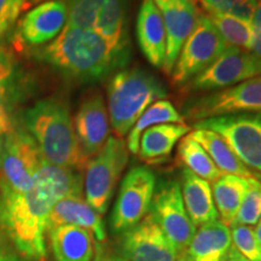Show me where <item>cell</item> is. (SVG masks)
<instances>
[{
  "label": "cell",
  "mask_w": 261,
  "mask_h": 261,
  "mask_svg": "<svg viewBox=\"0 0 261 261\" xmlns=\"http://www.w3.org/2000/svg\"><path fill=\"white\" fill-rule=\"evenodd\" d=\"M83 194V174L42 161L24 194L0 192V227L25 261L46 260L47 218L58 201Z\"/></svg>",
  "instance_id": "obj_1"
},
{
  "label": "cell",
  "mask_w": 261,
  "mask_h": 261,
  "mask_svg": "<svg viewBox=\"0 0 261 261\" xmlns=\"http://www.w3.org/2000/svg\"><path fill=\"white\" fill-rule=\"evenodd\" d=\"M32 54L76 83L107 79L126 68L130 60V50H117L92 29L70 25H65L55 40L34 48Z\"/></svg>",
  "instance_id": "obj_2"
},
{
  "label": "cell",
  "mask_w": 261,
  "mask_h": 261,
  "mask_svg": "<svg viewBox=\"0 0 261 261\" xmlns=\"http://www.w3.org/2000/svg\"><path fill=\"white\" fill-rule=\"evenodd\" d=\"M23 125L50 165L81 172L89 160L81 151L69 107L51 97L39 100L23 114Z\"/></svg>",
  "instance_id": "obj_3"
},
{
  "label": "cell",
  "mask_w": 261,
  "mask_h": 261,
  "mask_svg": "<svg viewBox=\"0 0 261 261\" xmlns=\"http://www.w3.org/2000/svg\"><path fill=\"white\" fill-rule=\"evenodd\" d=\"M108 113L116 137L123 138L152 103L166 99L168 91L155 75L142 68H123L109 77Z\"/></svg>",
  "instance_id": "obj_4"
},
{
  "label": "cell",
  "mask_w": 261,
  "mask_h": 261,
  "mask_svg": "<svg viewBox=\"0 0 261 261\" xmlns=\"http://www.w3.org/2000/svg\"><path fill=\"white\" fill-rule=\"evenodd\" d=\"M128 149L122 138L109 137L106 145L87 162L84 188L86 201L98 214H106L119 179L128 163Z\"/></svg>",
  "instance_id": "obj_5"
},
{
  "label": "cell",
  "mask_w": 261,
  "mask_h": 261,
  "mask_svg": "<svg viewBox=\"0 0 261 261\" xmlns=\"http://www.w3.org/2000/svg\"><path fill=\"white\" fill-rule=\"evenodd\" d=\"M42 161L31 135L23 128L15 127L3 140L0 149V192H27Z\"/></svg>",
  "instance_id": "obj_6"
},
{
  "label": "cell",
  "mask_w": 261,
  "mask_h": 261,
  "mask_svg": "<svg viewBox=\"0 0 261 261\" xmlns=\"http://www.w3.org/2000/svg\"><path fill=\"white\" fill-rule=\"evenodd\" d=\"M194 128L213 130L248 168L261 173V114H232L194 122Z\"/></svg>",
  "instance_id": "obj_7"
},
{
  "label": "cell",
  "mask_w": 261,
  "mask_h": 261,
  "mask_svg": "<svg viewBox=\"0 0 261 261\" xmlns=\"http://www.w3.org/2000/svg\"><path fill=\"white\" fill-rule=\"evenodd\" d=\"M155 187V174L145 166H137L127 172L110 215L114 233L126 232L149 214Z\"/></svg>",
  "instance_id": "obj_8"
},
{
  "label": "cell",
  "mask_w": 261,
  "mask_h": 261,
  "mask_svg": "<svg viewBox=\"0 0 261 261\" xmlns=\"http://www.w3.org/2000/svg\"><path fill=\"white\" fill-rule=\"evenodd\" d=\"M184 113V117L196 121L232 114H261V75L195 98L188 102Z\"/></svg>",
  "instance_id": "obj_9"
},
{
  "label": "cell",
  "mask_w": 261,
  "mask_h": 261,
  "mask_svg": "<svg viewBox=\"0 0 261 261\" xmlns=\"http://www.w3.org/2000/svg\"><path fill=\"white\" fill-rule=\"evenodd\" d=\"M227 44L207 15L200 14L197 24L182 45L172 70V81L185 85L207 69L226 50Z\"/></svg>",
  "instance_id": "obj_10"
},
{
  "label": "cell",
  "mask_w": 261,
  "mask_h": 261,
  "mask_svg": "<svg viewBox=\"0 0 261 261\" xmlns=\"http://www.w3.org/2000/svg\"><path fill=\"white\" fill-rule=\"evenodd\" d=\"M260 75L261 56L242 48L227 46L213 64L185 84V90L213 92Z\"/></svg>",
  "instance_id": "obj_11"
},
{
  "label": "cell",
  "mask_w": 261,
  "mask_h": 261,
  "mask_svg": "<svg viewBox=\"0 0 261 261\" xmlns=\"http://www.w3.org/2000/svg\"><path fill=\"white\" fill-rule=\"evenodd\" d=\"M150 213L177 249L178 255L187 253L196 233V226L185 208L180 184L177 181L167 182L155 192Z\"/></svg>",
  "instance_id": "obj_12"
},
{
  "label": "cell",
  "mask_w": 261,
  "mask_h": 261,
  "mask_svg": "<svg viewBox=\"0 0 261 261\" xmlns=\"http://www.w3.org/2000/svg\"><path fill=\"white\" fill-rule=\"evenodd\" d=\"M120 253L125 261H177L178 253L151 213L122 233Z\"/></svg>",
  "instance_id": "obj_13"
},
{
  "label": "cell",
  "mask_w": 261,
  "mask_h": 261,
  "mask_svg": "<svg viewBox=\"0 0 261 261\" xmlns=\"http://www.w3.org/2000/svg\"><path fill=\"white\" fill-rule=\"evenodd\" d=\"M73 122L81 151L90 161L110 137L109 113L99 91L93 90L85 94Z\"/></svg>",
  "instance_id": "obj_14"
},
{
  "label": "cell",
  "mask_w": 261,
  "mask_h": 261,
  "mask_svg": "<svg viewBox=\"0 0 261 261\" xmlns=\"http://www.w3.org/2000/svg\"><path fill=\"white\" fill-rule=\"evenodd\" d=\"M167 32V54L163 71L171 75L182 45L197 24L198 12L194 0H154Z\"/></svg>",
  "instance_id": "obj_15"
},
{
  "label": "cell",
  "mask_w": 261,
  "mask_h": 261,
  "mask_svg": "<svg viewBox=\"0 0 261 261\" xmlns=\"http://www.w3.org/2000/svg\"><path fill=\"white\" fill-rule=\"evenodd\" d=\"M68 21L64 0H48L28 11L18 23V33L27 46H44L55 40Z\"/></svg>",
  "instance_id": "obj_16"
},
{
  "label": "cell",
  "mask_w": 261,
  "mask_h": 261,
  "mask_svg": "<svg viewBox=\"0 0 261 261\" xmlns=\"http://www.w3.org/2000/svg\"><path fill=\"white\" fill-rule=\"evenodd\" d=\"M137 40L145 60L163 69L167 54V32L154 0H143L137 17Z\"/></svg>",
  "instance_id": "obj_17"
},
{
  "label": "cell",
  "mask_w": 261,
  "mask_h": 261,
  "mask_svg": "<svg viewBox=\"0 0 261 261\" xmlns=\"http://www.w3.org/2000/svg\"><path fill=\"white\" fill-rule=\"evenodd\" d=\"M61 225H75L87 228L94 234L97 242L104 243L107 241V231L102 215L98 214L87 203L83 194L67 196L58 201L52 208L47 218L46 232Z\"/></svg>",
  "instance_id": "obj_18"
},
{
  "label": "cell",
  "mask_w": 261,
  "mask_h": 261,
  "mask_svg": "<svg viewBox=\"0 0 261 261\" xmlns=\"http://www.w3.org/2000/svg\"><path fill=\"white\" fill-rule=\"evenodd\" d=\"M56 261H91L96 250L94 234L75 225H61L47 232Z\"/></svg>",
  "instance_id": "obj_19"
},
{
  "label": "cell",
  "mask_w": 261,
  "mask_h": 261,
  "mask_svg": "<svg viewBox=\"0 0 261 261\" xmlns=\"http://www.w3.org/2000/svg\"><path fill=\"white\" fill-rule=\"evenodd\" d=\"M181 196L185 208L195 226L218 220L210 181L184 168L181 171Z\"/></svg>",
  "instance_id": "obj_20"
},
{
  "label": "cell",
  "mask_w": 261,
  "mask_h": 261,
  "mask_svg": "<svg viewBox=\"0 0 261 261\" xmlns=\"http://www.w3.org/2000/svg\"><path fill=\"white\" fill-rule=\"evenodd\" d=\"M192 130L184 123H160L142 133L138 155L148 163L162 162L169 158L174 146Z\"/></svg>",
  "instance_id": "obj_21"
},
{
  "label": "cell",
  "mask_w": 261,
  "mask_h": 261,
  "mask_svg": "<svg viewBox=\"0 0 261 261\" xmlns=\"http://www.w3.org/2000/svg\"><path fill=\"white\" fill-rule=\"evenodd\" d=\"M231 247V230L220 220H215L200 226L192 237L188 254L192 261H223Z\"/></svg>",
  "instance_id": "obj_22"
},
{
  "label": "cell",
  "mask_w": 261,
  "mask_h": 261,
  "mask_svg": "<svg viewBox=\"0 0 261 261\" xmlns=\"http://www.w3.org/2000/svg\"><path fill=\"white\" fill-rule=\"evenodd\" d=\"M128 0H104L98 12L93 31L117 50H130L127 37Z\"/></svg>",
  "instance_id": "obj_23"
},
{
  "label": "cell",
  "mask_w": 261,
  "mask_h": 261,
  "mask_svg": "<svg viewBox=\"0 0 261 261\" xmlns=\"http://www.w3.org/2000/svg\"><path fill=\"white\" fill-rule=\"evenodd\" d=\"M190 136L203 146L221 173L240 175L243 178L254 177L252 171L241 162V160L234 155L230 146L218 133L204 128H195L190 132Z\"/></svg>",
  "instance_id": "obj_24"
},
{
  "label": "cell",
  "mask_w": 261,
  "mask_h": 261,
  "mask_svg": "<svg viewBox=\"0 0 261 261\" xmlns=\"http://www.w3.org/2000/svg\"><path fill=\"white\" fill-rule=\"evenodd\" d=\"M249 187L248 178L234 174H223L214 181L212 188L220 221L226 226H231L238 213L246 192Z\"/></svg>",
  "instance_id": "obj_25"
},
{
  "label": "cell",
  "mask_w": 261,
  "mask_h": 261,
  "mask_svg": "<svg viewBox=\"0 0 261 261\" xmlns=\"http://www.w3.org/2000/svg\"><path fill=\"white\" fill-rule=\"evenodd\" d=\"M185 117L175 109L172 102L161 99L152 103L137 120L135 126L127 135L126 145L130 154L138 155L139 140L142 133L150 127L160 123H184Z\"/></svg>",
  "instance_id": "obj_26"
},
{
  "label": "cell",
  "mask_w": 261,
  "mask_h": 261,
  "mask_svg": "<svg viewBox=\"0 0 261 261\" xmlns=\"http://www.w3.org/2000/svg\"><path fill=\"white\" fill-rule=\"evenodd\" d=\"M178 156L185 168L204 180L214 182L223 175L203 146L192 138L190 133L179 142Z\"/></svg>",
  "instance_id": "obj_27"
},
{
  "label": "cell",
  "mask_w": 261,
  "mask_h": 261,
  "mask_svg": "<svg viewBox=\"0 0 261 261\" xmlns=\"http://www.w3.org/2000/svg\"><path fill=\"white\" fill-rule=\"evenodd\" d=\"M227 46L250 51L253 41L252 24L230 15H207Z\"/></svg>",
  "instance_id": "obj_28"
},
{
  "label": "cell",
  "mask_w": 261,
  "mask_h": 261,
  "mask_svg": "<svg viewBox=\"0 0 261 261\" xmlns=\"http://www.w3.org/2000/svg\"><path fill=\"white\" fill-rule=\"evenodd\" d=\"M104 0H64L68 9L67 25L92 29Z\"/></svg>",
  "instance_id": "obj_29"
},
{
  "label": "cell",
  "mask_w": 261,
  "mask_h": 261,
  "mask_svg": "<svg viewBox=\"0 0 261 261\" xmlns=\"http://www.w3.org/2000/svg\"><path fill=\"white\" fill-rule=\"evenodd\" d=\"M248 181L249 187L232 225L253 226L259 223L261 218V181L255 177L248 178Z\"/></svg>",
  "instance_id": "obj_30"
},
{
  "label": "cell",
  "mask_w": 261,
  "mask_h": 261,
  "mask_svg": "<svg viewBox=\"0 0 261 261\" xmlns=\"http://www.w3.org/2000/svg\"><path fill=\"white\" fill-rule=\"evenodd\" d=\"M19 73L11 54L0 47V98L9 104L19 92Z\"/></svg>",
  "instance_id": "obj_31"
},
{
  "label": "cell",
  "mask_w": 261,
  "mask_h": 261,
  "mask_svg": "<svg viewBox=\"0 0 261 261\" xmlns=\"http://www.w3.org/2000/svg\"><path fill=\"white\" fill-rule=\"evenodd\" d=\"M231 238L233 248L249 261H261V244L254 228L247 225H232Z\"/></svg>",
  "instance_id": "obj_32"
},
{
  "label": "cell",
  "mask_w": 261,
  "mask_h": 261,
  "mask_svg": "<svg viewBox=\"0 0 261 261\" xmlns=\"http://www.w3.org/2000/svg\"><path fill=\"white\" fill-rule=\"evenodd\" d=\"M25 0H0V40L18 21Z\"/></svg>",
  "instance_id": "obj_33"
},
{
  "label": "cell",
  "mask_w": 261,
  "mask_h": 261,
  "mask_svg": "<svg viewBox=\"0 0 261 261\" xmlns=\"http://www.w3.org/2000/svg\"><path fill=\"white\" fill-rule=\"evenodd\" d=\"M256 8V0H234L232 8L228 15L236 17L241 21L252 24L254 11Z\"/></svg>",
  "instance_id": "obj_34"
},
{
  "label": "cell",
  "mask_w": 261,
  "mask_h": 261,
  "mask_svg": "<svg viewBox=\"0 0 261 261\" xmlns=\"http://www.w3.org/2000/svg\"><path fill=\"white\" fill-rule=\"evenodd\" d=\"M253 41L250 52L261 56V0H256V8L252 19Z\"/></svg>",
  "instance_id": "obj_35"
},
{
  "label": "cell",
  "mask_w": 261,
  "mask_h": 261,
  "mask_svg": "<svg viewBox=\"0 0 261 261\" xmlns=\"http://www.w3.org/2000/svg\"><path fill=\"white\" fill-rule=\"evenodd\" d=\"M14 122L9 112V104L0 98V149H2L3 140L14 130Z\"/></svg>",
  "instance_id": "obj_36"
},
{
  "label": "cell",
  "mask_w": 261,
  "mask_h": 261,
  "mask_svg": "<svg viewBox=\"0 0 261 261\" xmlns=\"http://www.w3.org/2000/svg\"><path fill=\"white\" fill-rule=\"evenodd\" d=\"M208 15H228L234 0H200Z\"/></svg>",
  "instance_id": "obj_37"
},
{
  "label": "cell",
  "mask_w": 261,
  "mask_h": 261,
  "mask_svg": "<svg viewBox=\"0 0 261 261\" xmlns=\"http://www.w3.org/2000/svg\"><path fill=\"white\" fill-rule=\"evenodd\" d=\"M110 254L103 246V243L96 241V250H94V256L91 261H110Z\"/></svg>",
  "instance_id": "obj_38"
},
{
  "label": "cell",
  "mask_w": 261,
  "mask_h": 261,
  "mask_svg": "<svg viewBox=\"0 0 261 261\" xmlns=\"http://www.w3.org/2000/svg\"><path fill=\"white\" fill-rule=\"evenodd\" d=\"M0 261H25L16 255L15 253L10 252L5 248H0Z\"/></svg>",
  "instance_id": "obj_39"
},
{
  "label": "cell",
  "mask_w": 261,
  "mask_h": 261,
  "mask_svg": "<svg viewBox=\"0 0 261 261\" xmlns=\"http://www.w3.org/2000/svg\"><path fill=\"white\" fill-rule=\"evenodd\" d=\"M226 260L227 261H249L248 259H246V257H244L242 254L238 253L233 247H231V249L228 250Z\"/></svg>",
  "instance_id": "obj_40"
},
{
  "label": "cell",
  "mask_w": 261,
  "mask_h": 261,
  "mask_svg": "<svg viewBox=\"0 0 261 261\" xmlns=\"http://www.w3.org/2000/svg\"><path fill=\"white\" fill-rule=\"evenodd\" d=\"M254 232H255V236L257 238V241H259L260 244H261V218H260L259 223L256 224V228L254 230Z\"/></svg>",
  "instance_id": "obj_41"
},
{
  "label": "cell",
  "mask_w": 261,
  "mask_h": 261,
  "mask_svg": "<svg viewBox=\"0 0 261 261\" xmlns=\"http://www.w3.org/2000/svg\"><path fill=\"white\" fill-rule=\"evenodd\" d=\"M177 261H192V259L190 257V255H189L188 252L181 254V255H178V259Z\"/></svg>",
  "instance_id": "obj_42"
},
{
  "label": "cell",
  "mask_w": 261,
  "mask_h": 261,
  "mask_svg": "<svg viewBox=\"0 0 261 261\" xmlns=\"http://www.w3.org/2000/svg\"><path fill=\"white\" fill-rule=\"evenodd\" d=\"M110 261H125L123 259H114V257H110Z\"/></svg>",
  "instance_id": "obj_43"
},
{
  "label": "cell",
  "mask_w": 261,
  "mask_h": 261,
  "mask_svg": "<svg viewBox=\"0 0 261 261\" xmlns=\"http://www.w3.org/2000/svg\"><path fill=\"white\" fill-rule=\"evenodd\" d=\"M3 238V232H2V227H0V241H2Z\"/></svg>",
  "instance_id": "obj_44"
},
{
  "label": "cell",
  "mask_w": 261,
  "mask_h": 261,
  "mask_svg": "<svg viewBox=\"0 0 261 261\" xmlns=\"http://www.w3.org/2000/svg\"><path fill=\"white\" fill-rule=\"evenodd\" d=\"M223 261H227V260H226V259H225V260H223Z\"/></svg>",
  "instance_id": "obj_45"
}]
</instances>
